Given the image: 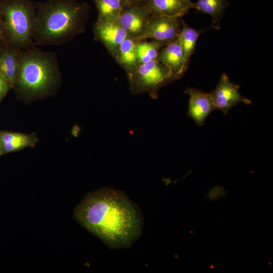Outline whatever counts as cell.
Listing matches in <instances>:
<instances>
[{
    "mask_svg": "<svg viewBox=\"0 0 273 273\" xmlns=\"http://www.w3.org/2000/svg\"><path fill=\"white\" fill-rule=\"evenodd\" d=\"M74 216L111 249L130 247L141 235L143 226L139 206L122 191L110 188L87 194Z\"/></svg>",
    "mask_w": 273,
    "mask_h": 273,
    "instance_id": "cell-1",
    "label": "cell"
},
{
    "mask_svg": "<svg viewBox=\"0 0 273 273\" xmlns=\"http://www.w3.org/2000/svg\"><path fill=\"white\" fill-rule=\"evenodd\" d=\"M227 194L226 190L222 187L216 186L212 188L208 193V198L210 200L215 201L221 197H225Z\"/></svg>",
    "mask_w": 273,
    "mask_h": 273,
    "instance_id": "cell-20",
    "label": "cell"
},
{
    "mask_svg": "<svg viewBox=\"0 0 273 273\" xmlns=\"http://www.w3.org/2000/svg\"><path fill=\"white\" fill-rule=\"evenodd\" d=\"M181 17L151 15L138 41L150 39L168 43L179 36L181 30Z\"/></svg>",
    "mask_w": 273,
    "mask_h": 273,
    "instance_id": "cell-6",
    "label": "cell"
},
{
    "mask_svg": "<svg viewBox=\"0 0 273 273\" xmlns=\"http://www.w3.org/2000/svg\"><path fill=\"white\" fill-rule=\"evenodd\" d=\"M9 84L0 73V100L6 94Z\"/></svg>",
    "mask_w": 273,
    "mask_h": 273,
    "instance_id": "cell-21",
    "label": "cell"
},
{
    "mask_svg": "<svg viewBox=\"0 0 273 273\" xmlns=\"http://www.w3.org/2000/svg\"><path fill=\"white\" fill-rule=\"evenodd\" d=\"M0 28H1V27H0ZM0 31H1V30H0Z\"/></svg>",
    "mask_w": 273,
    "mask_h": 273,
    "instance_id": "cell-24",
    "label": "cell"
},
{
    "mask_svg": "<svg viewBox=\"0 0 273 273\" xmlns=\"http://www.w3.org/2000/svg\"><path fill=\"white\" fill-rule=\"evenodd\" d=\"M127 75L132 94L146 93L153 99L157 98L162 87L177 79L167 67L157 59L140 64Z\"/></svg>",
    "mask_w": 273,
    "mask_h": 273,
    "instance_id": "cell-3",
    "label": "cell"
},
{
    "mask_svg": "<svg viewBox=\"0 0 273 273\" xmlns=\"http://www.w3.org/2000/svg\"><path fill=\"white\" fill-rule=\"evenodd\" d=\"M156 59L167 67L177 79L179 78L189 63L184 56L179 36L166 43L159 51Z\"/></svg>",
    "mask_w": 273,
    "mask_h": 273,
    "instance_id": "cell-9",
    "label": "cell"
},
{
    "mask_svg": "<svg viewBox=\"0 0 273 273\" xmlns=\"http://www.w3.org/2000/svg\"><path fill=\"white\" fill-rule=\"evenodd\" d=\"M239 88V85L231 81L226 74H223L217 87L210 93L215 109L226 114L230 109L239 103L251 104L249 99L240 94Z\"/></svg>",
    "mask_w": 273,
    "mask_h": 273,
    "instance_id": "cell-8",
    "label": "cell"
},
{
    "mask_svg": "<svg viewBox=\"0 0 273 273\" xmlns=\"http://www.w3.org/2000/svg\"><path fill=\"white\" fill-rule=\"evenodd\" d=\"M54 78L53 67L47 58L31 55L22 60L18 80L23 90L31 94L42 92L50 86Z\"/></svg>",
    "mask_w": 273,
    "mask_h": 273,
    "instance_id": "cell-4",
    "label": "cell"
},
{
    "mask_svg": "<svg viewBox=\"0 0 273 273\" xmlns=\"http://www.w3.org/2000/svg\"><path fill=\"white\" fill-rule=\"evenodd\" d=\"M2 155V153H1V140H0V156Z\"/></svg>",
    "mask_w": 273,
    "mask_h": 273,
    "instance_id": "cell-23",
    "label": "cell"
},
{
    "mask_svg": "<svg viewBox=\"0 0 273 273\" xmlns=\"http://www.w3.org/2000/svg\"><path fill=\"white\" fill-rule=\"evenodd\" d=\"M6 27L11 39L23 43L29 37L32 8L27 0H9L2 5Z\"/></svg>",
    "mask_w": 273,
    "mask_h": 273,
    "instance_id": "cell-5",
    "label": "cell"
},
{
    "mask_svg": "<svg viewBox=\"0 0 273 273\" xmlns=\"http://www.w3.org/2000/svg\"><path fill=\"white\" fill-rule=\"evenodd\" d=\"M137 42L134 38L128 36L120 44L114 57L127 74L133 72L140 64L136 53Z\"/></svg>",
    "mask_w": 273,
    "mask_h": 273,
    "instance_id": "cell-13",
    "label": "cell"
},
{
    "mask_svg": "<svg viewBox=\"0 0 273 273\" xmlns=\"http://www.w3.org/2000/svg\"><path fill=\"white\" fill-rule=\"evenodd\" d=\"M18 62L15 55L8 52L0 57V73L9 85H12L17 77Z\"/></svg>",
    "mask_w": 273,
    "mask_h": 273,
    "instance_id": "cell-19",
    "label": "cell"
},
{
    "mask_svg": "<svg viewBox=\"0 0 273 273\" xmlns=\"http://www.w3.org/2000/svg\"><path fill=\"white\" fill-rule=\"evenodd\" d=\"M98 11L97 21H117L127 0H95Z\"/></svg>",
    "mask_w": 273,
    "mask_h": 273,
    "instance_id": "cell-15",
    "label": "cell"
},
{
    "mask_svg": "<svg viewBox=\"0 0 273 273\" xmlns=\"http://www.w3.org/2000/svg\"><path fill=\"white\" fill-rule=\"evenodd\" d=\"M194 9L208 14L213 18V24L218 26L228 6L226 0H198L194 3Z\"/></svg>",
    "mask_w": 273,
    "mask_h": 273,
    "instance_id": "cell-16",
    "label": "cell"
},
{
    "mask_svg": "<svg viewBox=\"0 0 273 273\" xmlns=\"http://www.w3.org/2000/svg\"><path fill=\"white\" fill-rule=\"evenodd\" d=\"M151 16L145 3H128L118 22L129 36L138 38L143 32Z\"/></svg>",
    "mask_w": 273,
    "mask_h": 273,
    "instance_id": "cell-7",
    "label": "cell"
},
{
    "mask_svg": "<svg viewBox=\"0 0 273 273\" xmlns=\"http://www.w3.org/2000/svg\"><path fill=\"white\" fill-rule=\"evenodd\" d=\"M0 140L2 155L34 146L38 141L34 135L8 131H0Z\"/></svg>",
    "mask_w": 273,
    "mask_h": 273,
    "instance_id": "cell-14",
    "label": "cell"
},
{
    "mask_svg": "<svg viewBox=\"0 0 273 273\" xmlns=\"http://www.w3.org/2000/svg\"><path fill=\"white\" fill-rule=\"evenodd\" d=\"M144 3L152 15L182 18L194 8L191 0H146Z\"/></svg>",
    "mask_w": 273,
    "mask_h": 273,
    "instance_id": "cell-12",
    "label": "cell"
},
{
    "mask_svg": "<svg viewBox=\"0 0 273 273\" xmlns=\"http://www.w3.org/2000/svg\"><path fill=\"white\" fill-rule=\"evenodd\" d=\"M200 32L189 27L182 20L181 30L179 35L181 46L184 56L189 62L194 52Z\"/></svg>",
    "mask_w": 273,
    "mask_h": 273,
    "instance_id": "cell-17",
    "label": "cell"
},
{
    "mask_svg": "<svg viewBox=\"0 0 273 273\" xmlns=\"http://www.w3.org/2000/svg\"><path fill=\"white\" fill-rule=\"evenodd\" d=\"M185 93L189 96L188 115L197 125H203L207 116L215 109L210 93L194 88H188Z\"/></svg>",
    "mask_w": 273,
    "mask_h": 273,
    "instance_id": "cell-11",
    "label": "cell"
},
{
    "mask_svg": "<svg viewBox=\"0 0 273 273\" xmlns=\"http://www.w3.org/2000/svg\"><path fill=\"white\" fill-rule=\"evenodd\" d=\"M166 44L154 40L138 41L136 53L139 63H145L156 59L159 51Z\"/></svg>",
    "mask_w": 273,
    "mask_h": 273,
    "instance_id": "cell-18",
    "label": "cell"
},
{
    "mask_svg": "<svg viewBox=\"0 0 273 273\" xmlns=\"http://www.w3.org/2000/svg\"><path fill=\"white\" fill-rule=\"evenodd\" d=\"M82 6L73 0H54L42 8L40 30L47 38L69 34L77 28Z\"/></svg>",
    "mask_w": 273,
    "mask_h": 273,
    "instance_id": "cell-2",
    "label": "cell"
},
{
    "mask_svg": "<svg viewBox=\"0 0 273 273\" xmlns=\"http://www.w3.org/2000/svg\"><path fill=\"white\" fill-rule=\"evenodd\" d=\"M129 3H144L146 0H127Z\"/></svg>",
    "mask_w": 273,
    "mask_h": 273,
    "instance_id": "cell-22",
    "label": "cell"
},
{
    "mask_svg": "<svg viewBox=\"0 0 273 273\" xmlns=\"http://www.w3.org/2000/svg\"><path fill=\"white\" fill-rule=\"evenodd\" d=\"M95 31L98 38L113 57L120 44L129 36L118 21H97Z\"/></svg>",
    "mask_w": 273,
    "mask_h": 273,
    "instance_id": "cell-10",
    "label": "cell"
}]
</instances>
